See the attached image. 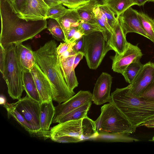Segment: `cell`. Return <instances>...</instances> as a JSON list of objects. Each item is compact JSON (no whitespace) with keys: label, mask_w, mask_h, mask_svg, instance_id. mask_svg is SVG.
Masks as SVG:
<instances>
[{"label":"cell","mask_w":154,"mask_h":154,"mask_svg":"<svg viewBox=\"0 0 154 154\" xmlns=\"http://www.w3.org/2000/svg\"><path fill=\"white\" fill-rule=\"evenodd\" d=\"M0 45L4 48L32 39L47 28L46 20H26L13 11L8 0H0Z\"/></svg>","instance_id":"cell-1"},{"label":"cell","mask_w":154,"mask_h":154,"mask_svg":"<svg viewBox=\"0 0 154 154\" xmlns=\"http://www.w3.org/2000/svg\"><path fill=\"white\" fill-rule=\"evenodd\" d=\"M57 47L55 41L51 40L33 52L36 62L55 89L56 96L53 100L59 104L67 101L75 93L68 86L63 76L58 63Z\"/></svg>","instance_id":"cell-2"},{"label":"cell","mask_w":154,"mask_h":154,"mask_svg":"<svg viewBox=\"0 0 154 154\" xmlns=\"http://www.w3.org/2000/svg\"><path fill=\"white\" fill-rule=\"evenodd\" d=\"M113 105L136 128L154 120V102L133 95L127 86L117 88L111 94Z\"/></svg>","instance_id":"cell-3"},{"label":"cell","mask_w":154,"mask_h":154,"mask_svg":"<svg viewBox=\"0 0 154 154\" xmlns=\"http://www.w3.org/2000/svg\"><path fill=\"white\" fill-rule=\"evenodd\" d=\"M16 45L13 44L4 48L5 62L2 74L8 88V94L13 100L20 99L24 90L23 69L19 62Z\"/></svg>","instance_id":"cell-4"},{"label":"cell","mask_w":154,"mask_h":154,"mask_svg":"<svg viewBox=\"0 0 154 154\" xmlns=\"http://www.w3.org/2000/svg\"><path fill=\"white\" fill-rule=\"evenodd\" d=\"M95 122L99 134H121L129 135L134 133L136 129L109 103L101 107V114Z\"/></svg>","instance_id":"cell-5"},{"label":"cell","mask_w":154,"mask_h":154,"mask_svg":"<svg viewBox=\"0 0 154 154\" xmlns=\"http://www.w3.org/2000/svg\"><path fill=\"white\" fill-rule=\"evenodd\" d=\"M83 38L84 56L88 65L90 69H96L107 52L112 49L100 32L84 35Z\"/></svg>","instance_id":"cell-6"},{"label":"cell","mask_w":154,"mask_h":154,"mask_svg":"<svg viewBox=\"0 0 154 154\" xmlns=\"http://www.w3.org/2000/svg\"><path fill=\"white\" fill-rule=\"evenodd\" d=\"M14 103L18 111L26 121L33 127L37 133L36 136L39 137L41 103L26 95Z\"/></svg>","instance_id":"cell-7"},{"label":"cell","mask_w":154,"mask_h":154,"mask_svg":"<svg viewBox=\"0 0 154 154\" xmlns=\"http://www.w3.org/2000/svg\"><path fill=\"white\" fill-rule=\"evenodd\" d=\"M30 72L35 82L41 103L53 100L56 96L55 89L51 82L36 62Z\"/></svg>","instance_id":"cell-8"},{"label":"cell","mask_w":154,"mask_h":154,"mask_svg":"<svg viewBox=\"0 0 154 154\" xmlns=\"http://www.w3.org/2000/svg\"><path fill=\"white\" fill-rule=\"evenodd\" d=\"M154 80V63L149 62L143 65L131 83L127 87L134 95L139 97Z\"/></svg>","instance_id":"cell-9"},{"label":"cell","mask_w":154,"mask_h":154,"mask_svg":"<svg viewBox=\"0 0 154 154\" xmlns=\"http://www.w3.org/2000/svg\"><path fill=\"white\" fill-rule=\"evenodd\" d=\"M92 101V94L88 91L80 90L67 101L55 107V113L52 123L74 109Z\"/></svg>","instance_id":"cell-10"},{"label":"cell","mask_w":154,"mask_h":154,"mask_svg":"<svg viewBox=\"0 0 154 154\" xmlns=\"http://www.w3.org/2000/svg\"><path fill=\"white\" fill-rule=\"evenodd\" d=\"M143 54L137 45L128 43L125 51L122 54L116 53L112 58V69L116 72L123 73L127 66L132 63L140 60Z\"/></svg>","instance_id":"cell-11"},{"label":"cell","mask_w":154,"mask_h":154,"mask_svg":"<svg viewBox=\"0 0 154 154\" xmlns=\"http://www.w3.org/2000/svg\"><path fill=\"white\" fill-rule=\"evenodd\" d=\"M49 7L43 0H26L17 14L20 17L27 21L47 20Z\"/></svg>","instance_id":"cell-12"},{"label":"cell","mask_w":154,"mask_h":154,"mask_svg":"<svg viewBox=\"0 0 154 154\" xmlns=\"http://www.w3.org/2000/svg\"><path fill=\"white\" fill-rule=\"evenodd\" d=\"M112 77L109 74L102 72L95 84L92 94V101L95 104L101 105L110 103Z\"/></svg>","instance_id":"cell-13"},{"label":"cell","mask_w":154,"mask_h":154,"mask_svg":"<svg viewBox=\"0 0 154 154\" xmlns=\"http://www.w3.org/2000/svg\"><path fill=\"white\" fill-rule=\"evenodd\" d=\"M119 20L126 35L128 33L135 32L150 40L143 28L137 11L130 7L119 16Z\"/></svg>","instance_id":"cell-14"},{"label":"cell","mask_w":154,"mask_h":154,"mask_svg":"<svg viewBox=\"0 0 154 154\" xmlns=\"http://www.w3.org/2000/svg\"><path fill=\"white\" fill-rule=\"evenodd\" d=\"M55 113V108L52 100L48 102H42L40 115V130L39 137L45 139L50 138V125L52 123Z\"/></svg>","instance_id":"cell-15"},{"label":"cell","mask_w":154,"mask_h":154,"mask_svg":"<svg viewBox=\"0 0 154 154\" xmlns=\"http://www.w3.org/2000/svg\"><path fill=\"white\" fill-rule=\"evenodd\" d=\"M82 119L58 123L52 127L50 130V138L64 136L80 137L82 133Z\"/></svg>","instance_id":"cell-16"},{"label":"cell","mask_w":154,"mask_h":154,"mask_svg":"<svg viewBox=\"0 0 154 154\" xmlns=\"http://www.w3.org/2000/svg\"><path fill=\"white\" fill-rule=\"evenodd\" d=\"M75 54L63 58L58 57L61 71L65 82L69 88L73 90L78 85L75 70L72 69L73 63Z\"/></svg>","instance_id":"cell-17"},{"label":"cell","mask_w":154,"mask_h":154,"mask_svg":"<svg viewBox=\"0 0 154 154\" xmlns=\"http://www.w3.org/2000/svg\"><path fill=\"white\" fill-rule=\"evenodd\" d=\"M113 33L107 41L108 45L116 53L121 54L127 48L128 43L126 39L119 18L113 28Z\"/></svg>","instance_id":"cell-18"},{"label":"cell","mask_w":154,"mask_h":154,"mask_svg":"<svg viewBox=\"0 0 154 154\" xmlns=\"http://www.w3.org/2000/svg\"><path fill=\"white\" fill-rule=\"evenodd\" d=\"M16 50L19 62L23 71L30 72L36 62L31 47L22 44L17 45Z\"/></svg>","instance_id":"cell-19"},{"label":"cell","mask_w":154,"mask_h":154,"mask_svg":"<svg viewBox=\"0 0 154 154\" xmlns=\"http://www.w3.org/2000/svg\"><path fill=\"white\" fill-rule=\"evenodd\" d=\"M7 112L8 119L12 117L25 130L30 134L37 135V133L33 127L29 123L22 115L18 111L14 103L7 102L3 105Z\"/></svg>","instance_id":"cell-20"},{"label":"cell","mask_w":154,"mask_h":154,"mask_svg":"<svg viewBox=\"0 0 154 154\" xmlns=\"http://www.w3.org/2000/svg\"><path fill=\"white\" fill-rule=\"evenodd\" d=\"M23 82L24 90L26 95L32 99L41 103L35 82L30 72L23 71Z\"/></svg>","instance_id":"cell-21"},{"label":"cell","mask_w":154,"mask_h":154,"mask_svg":"<svg viewBox=\"0 0 154 154\" xmlns=\"http://www.w3.org/2000/svg\"><path fill=\"white\" fill-rule=\"evenodd\" d=\"M99 4L96 0H90L88 3L77 8L81 19L83 20L85 22L97 24L93 10Z\"/></svg>","instance_id":"cell-22"},{"label":"cell","mask_w":154,"mask_h":154,"mask_svg":"<svg viewBox=\"0 0 154 154\" xmlns=\"http://www.w3.org/2000/svg\"><path fill=\"white\" fill-rule=\"evenodd\" d=\"M92 102L85 103L61 117L56 123H61L71 120L82 119L87 116Z\"/></svg>","instance_id":"cell-23"},{"label":"cell","mask_w":154,"mask_h":154,"mask_svg":"<svg viewBox=\"0 0 154 154\" xmlns=\"http://www.w3.org/2000/svg\"><path fill=\"white\" fill-rule=\"evenodd\" d=\"M60 25L64 32L65 38L71 28V24L77 21L80 22L81 19L76 9H69L63 17L56 19Z\"/></svg>","instance_id":"cell-24"},{"label":"cell","mask_w":154,"mask_h":154,"mask_svg":"<svg viewBox=\"0 0 154 154\" xmlns=\"http://www.w3.org/2000/svg\"><path fill=\"white\" fill-rule=\"evenodd\" d=\"M81 132L80 138L82 141L91 139L99 135L95 122L88 116L82 119Z\"/></svg>","instance_id":"cell-25"},{"label":"cell","mask_w":154,"mask_h":154,"mask_svg":"<svg viewBox=\"0 0 154 154\" xmlns=\"http://www.w3.org/2000/svg\"><path fill=\"white\" fill-rule=\"evenodd\" d=\"M102 4L106 5L114 12L118 18L127 9L135 5L132 0H106Z\"/></svg>","instance_id":"cell-26"},{"label":"cell","mask_w":154,"mask_h":154,"mask_svg":"<svg viewBox=\"0 0 154 154\" xmlns=\"http://www.w3.org/2000/svg\"><path fill=\"white\" fill-rule=\"evenodd\" d=\"M91 139L93 141L107 142H130L139 141L138 139L130 137L128 135L121 134H99L97 137Z\"/></svg>","instance_id":"cell-27"},{"label":"cell","mask_w":154,"mask_h":154,"mask_svg":"<svg viewBox=\"0 0 154 154\" xmlns=\"http://www.w3.org/2000/svg\"><path fill=\"white\" fill-rule=\"evenodd\" d=\"M138 15L144 30L154 44V19L143 12H138Z\"/></svg>","instance_id":"cell-28"},{"label":"cell","mask_w":154,"mask_h":154,"mask_svg":"<svg viewBox=\"0 0 154 154\" xmlns=\"http://www.w3.org/2000/svg\"><path fill=\"white\" fill-rule=\"evenodd\" d=\"M47 28L55 39L59 41L65 42V38L64 32L56 20L49 19Z\"/></svg>","instance_id":"cell-29"},{"label":"cell","mask_w":154,"mask_h":154,"mask_svg":"<svg viewBox=\"0 0 154 154\" xmlns=\"http://www.w3.org/2000/svg\"><path fill=\"white\" fill-rule=\"evenodd\" d=\"M143 65L139 60L132 63L127 66L122 74L127 82L131 83Z\"/></svg>","instance_id":"cell-30"},{"label":"cell","mask_w":154,"mask_h":154,"mask_svg":"<svg viewBox=\"0 0 154 154\" xmlns=\"http://www.w3.org/2000/svg\"><path fill=\"white\" fill-rule=\"evenodd\" d=\"M69 9L61 3L49 7L46 19H57L60 18L64 16Z\"/></svg>","instance_id":"cell-31"},{"label":"cell","mask_w":154,"mask_h":154,"mask_svg":"<svg viewBox=\"0 0 154 154\" xmlns=\"http://www.w3.org/2000/svg\"><path fill=\"white\" fill-rule=\"evenodd\" d=\"M100 9L106 15L111 27L113 29L118 19L115 17V14L106 5L99 4Z\"/></svg>","instance_id":"cell-32"},{"label":"cell","mask_w":154,"mask_h":154,"mask_svg":"<svg viewBox=\"0 0 154 154\" xmlns=\"http://www.w3.org/2000/svg\"><path fill=\"white\" fill-rule=\"evenodd\" d=\"M78 29L84 34L86 35L96 32H101V29L97 24L87 22L81 23Z\"/></svg>","instance_id":"cell-33"},{"label":"cell","mask_w":154,"mask_h":154,"mask_svg":"<svg viewBox=\"0 0 154 154\" xmlns=\"http://www.w3.org/2000/svg\"><path fill=\"white\" fill-rule=\"evenodd\" d=\"M50 138L52 141L58 143H77L82 141L80 137L77 136H64L51 137Z\"/></svg>","instance_id":"cell-34"},{"label":"cell","mask_w":154,"mask_h":154,"mask_svg":"<svg viewBox=\"0 0 154 154\" xmlns=\"http://www.w3.org/2000/svg\"><path fill=\"white\" fill-rule=\"evenodd\" d=\"M139 97L154 102V80L146 88Z\"/></svg>","instance_id":"cell-35"},{"label":"cell","mask_w":154,"mask_h":154,"mask_svg":"<svg viewBox=\"0 0 154 154\" xmlns=\"http://www.w3.org/2000/svg\"><path fill=\"white\" fill-rule=\"evenodd\" d=\"M72 48L75 54L80 52L84 53V44L83 36L80 38L75 42Z\"/></svg>","instance_id":"cell-36"},{"label":"cell","mask_w":154,"mask_h":154,"mask_svg":"<svg viewBox=\"0 0 154 154\" xmlns=\"http://www.w3.org/2000/svg\"><path fill=\"white\" fill-rule=\"evenodd\" d=\"M90 0H68L69 5L68 8L76 9L86 4Z\"/></svg>","instance_id":"cell-37"},{"label":"cell","mask_w":154,"mask_h":154,"mask_svg":"<svg viewBox=\"0 0 154 154\" xmlns=\"http://www.w3.org/2000/svg\"><path fill=\"white\" fill-rule=\"evenodd\" d=\"M26 0H15L11 5L13 11L16 13L18 14L20 11Z\"/></svg>","instance_id":"cell-38"},{"label":"cell","mask_w":154,"mask_h":154,"mask_svg":"<svg viewBox=\"0 0 154 154\" xmlns=\"http://www.w3.org/2000/svg\"><path fill=\"white\" fill-rule=\"evenodd\" d=\"M0 70L2 74L4 72L5 62V51L4 48L0 45Z\"/></svg>","instance_id":"cell-39"},{"label":"cell","mask_w":154,"mask_h":154,"mask_svg":"<svg viewBox=\"0 0 154 154\" xmlns=\"http://www.w3.org/2000/svg\"><path fill=\"white\" fill-rule=\"evenodd\" d=\"M97 17H99L102 20L108 30L112 34L113 33V29L109 25L106 15L100 10V14Z\"/></svg>","instance_id":"cell-40"},{"label":"cell","mask_w":154,"mask_h":154,"mask_svg":"<svg viewBox=\"0 0 154 154\" xmlns=\"http://www.w3.org/2000/svg\"><path fill=\"white\" fill-rule=\"evenodd\" d=\"M79 26L78 27H71L66 37L65 40L64 42H69L73 36L76 32L78 29Z\"/></svg>","instance_id":"cell-41"},{"label":"cell","mask_w":154,"mask_h":154,"mask_svg":"<svg viewBox=\"0 0 154 154\" xmlns=\"http://www.w3.org/2000/svg\"><path fill=\"white\" fill-rule=\"evenodd\" d=\"M84 56V54L82 52H80L76 54L73 63L72 69L73 70H75V68Z\"/></svg>","instance_id":"cell-42"},{"label":"cell","mask_w":154,"mask_h":154,"mask_svg":"<svg viewBox=\"0 0 154 154\" xmlns=\"http://www.w3.org/2000/svg\"><path fill=\"white\" fill-rule=\"evenodd\" d=\"M84 35L82 32L78 29L69 42H74L76 40L81 38Z\"/></svg>","instance_id":"cell-43"},{"label":"cell","mask_w":154,"mask_h":154,"mask_svg":"<svg viewBox=\"0 0 154 154\" xmlns=\"http://www.w3.org/2000/svg\"><path fill=\"white\" fill-rule=\"evenodd\" d=\"M43 1L49 7H52L59 4H61L59 0H43Z\"/></svg>","instance_id":"cell-44"},{"label":"cell","mask_w":154,"mask_h":154,"mask_svg":"<svg viewBox=\"0 0 154 154\" xmlns=\"http://www.w3.org/2000/svg\"><path fill=\"white\" fill-rule=\"evenodd\" d=\"M135 5L139 6H143L146 2H154V0H132Z\"/></svg>","instance_id":"cell-45"},{"label":"cell","mask_w":154,"mask_h":154,"mask_svg":"<svg viewBox=\"0 0 154 154\" xmlns=\"http://www.w3.org/2000/svg\"><path fill=\"white\" fill-rule=\"evenodd\" d=\"M142 126H144L148 128H154V120L147 122L143 124Z\"/></svg>","instance_id":"cell-46"},{"label":"cell","mask_w":154,"mask_h":154,"mask_svg":"<svg viewBox=\"0 0 154 154\" xmlns=\"http://www.w3.org/2000/svg\"><path fill=\"white\" fill-rule=\"evenodd\" d=\"M98 5H96L93 9V12L95 17H96L99 14L100 11V9Z\"/></svg>","instance_id":"cell-47"},{"label":"cell","mask_w":154,"mask_h":154,"mask_svg":"<svg viewBox=\"0 0 154 154\" xmlns=\"http://www.w3.org/2000/svg\"><path fill=\"white\" fill-rule=\"evenodd\" d=\"M5 97L3 95H1L0 97V103L2 105H4L6 103Z\"/></svg>","instance_id":"cell-48"},{"label":"cell","mask_w":154,"mask_h":154,"mask_svg":"<svg viewBox=\"0 0 154 154\" xmlns=\"http://www.w3.org/2000/svg\"><path fill=\"white\" fill-rule=\"evenodd\" d=\"M63 5L67 7L68 8L69 7V5L68 0H59Z\"/></svg>","instance_id":"cell-49"},{"label":"cell","mask_w":154,"mask_h":154,"mask_svg":"<svg viewBox=\"0 0 154 154\" xmlns=\"http://www.w3.org/2000/svg\"><path fill=\"white\" fill-rule=\"evenodd\" d=\"M80 22L77 21L76 22H75L73 23H72L71 25V27H78L80 24Z\"/></svg>","instance_id":"cell-50"},{"label":"cell","mask_w":154,"mask_h":154,"mask_svg":"<svg viewBox=\"0 0 154 154\" xmlns=\"http://www.w3.org/2000/svg\"><path fill=\"white\" fill-rule=\"evenodd\" d=\"M100 4H102V3L104 1L106 0H96Z\"/></svg>","instance_id":"cell-51"},{"label":"cell","mask_w":154,"mask_h":154,"mask_svg":"<svg viewBox=\"0 0 154 154\" xmlns=\"http://www.w3.org/2000/svg\"><path fill=\"white\" fill-rule=\"evenodd\" d=\"M8 0L11 3H12L15 0Z\"/></svg>","instance_id":"cell-52"}]
</instances>
